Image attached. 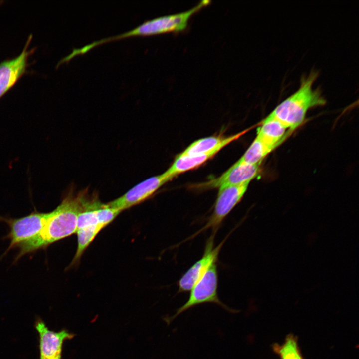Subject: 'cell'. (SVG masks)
I'll return each instance as SVG.
<instances>
[{
	"label": "cell",
	"mask_w": 359,
	"mask_h": 359,
	"mask_svg": "<svg viewBox=\"0 0 359 359\" xmlns=\"http://www.w3.org/2000/svg\"><path fill=\"white\" fill-rule=\"evenodd\" d=\"M215 234L208 239L202 257L190 267L178 281V293L190 291L195 283L213 263L217 262L220 250L226 238L217 246L214 247Z\"/></svg>",
	"instance_id": "cell-8"
},
{
	"label": "cell",
	"mask_w": 359,
	"mask_h": 359,
	"mask_svg": "<svg viewBox=\"0 0 359 359\" xmlns=\"http://www.w3.org/2000/svg\"><path fill=\"white\" fill-rule=\"evenodd\" d=\"M210 2L209 0H202L187 11L147 20L130 31L104 38L103 41L105 43L129 36H147L182 31L187 27L190 17Z\"/></svg>",
	"instance_id": "cell-3"
},
{
	"label": "cell",
	"mask_w": 359,
	"mask_h": 359,
	"mask_svg": "<svg viewBox=\"0 0 359 359\" xmlns=\"http://www.w3.org/2000/svg\"><path fill=\"white\" fill-rule=\"evenodd\" d=\"M244 131L228 136H210L198 139L192 143L183 152V155L193 156L207 153L213 151H220L231 142L238 139L245 133Z\"/></svg>",
	"instance_id": "cell-13"
},
{
	"label": "cell",
	"mask_w": 359,
	"mask_h": 359,
	"mask_svg": "<svg viewBox=\"0 0 359 359\" xmlns=\"http://www.w3.org/2000/svg\"><path fill=\"white\" fill-rule=\"evenodd\" d=\"M35 328L39 336L40 359H61L64 341L72 339L74 335L65 330H50L40 319L35 322Z\"/></svg>",
	"instance_id": "cell-11"
},
{
	"label": "cell",
	"mask_w": 359,
	"mask_h": 359,
	"mask_svg": "<svg viewBox=\"0 0 359 359\" xmlns=\"http://www.w3.org/2000/svg\"><path fill=\"white\" fill-rule=\"evenodd\" d=\"M217 262L212 264L190 290L187 301L178 308L175 314L166 316L165 320L169 324L176 317L189 309L207 303L218 305L226 311L236 313L238 310L232 309L223 303L219 299L218 293V271Z\"/></svg>",
	"instance_id": "cell-4"
},
{
	"label": "cell",
	"mask_w": 359,
	"mask_h": 359,
	"mask_svg": "<svg viewBox=\"0 0 359 359\" xmlns=\"http://www.w3.org/2000/svg\"><path fill=\"white\" fill-rule=\"evenodd\" d=\"M219 151L215 150L197 155L187 156L179 154L165 173L172 179L180 174L200 166L212 158Z\"/></svg>",
	"instance_id": "cell-14"
},
{
	"label": "cell",
	"mask_w": 359,
	"mask_h": 359,
	"mask_svg": "<svg viewBox=\"0 0 359 359\" xmlns=\"http://www.w3.org/2000/svg\"><path fill=\"white\" fill-rule=\"evenodd\" d=\"M249 182L219 188L213 212L205 225L189 238L191 239L206 230L211 229L216 234L221 224L234 207L240 201Z\"/></svg>",
	"instance_id": "cell-6"
},
{
	"label": "cell",
	"mask_w": 359,
	"mask_h": 359,
	"mask_svg": "<svg viewBox=\"0 0 359 359\" xmlns=\"http://www.w3.org/2000/svg\"><path fill=\"white\" fill-rule=\"evenodd\" d=\"M50 212H40L36 210L19 218H11L0 216V221L9 227L8 234L4 239H8L10 244L4 253L5 255L11 249L17 247L38 234L43 229L49 216Z\"/></svg>",
	"instance_id": "cell-5"
},
{
	"label": "cell",
	"mask_w": 359,
	"mask_h": 359,
	"mask_svg": "<svg viewBox=\"0 0 359 359\" xmlns=\"http://www.w3.org/2000/svg\"><path fill=\"white\" fill-rule=\"evenodd\" d=\"M260 164L252 165L238 160L219 177L198 184L195 188L207 190L220 188L250 182L259 174Z\"/></svg>",
	"instance_id": "cell-10"
},
{
	"label": "cell",
	"mask_w": 359,
	"mask_h": 359,
	"mask_svg": "<svg viewBox=\"0 0 359 359\" xmlns=\"http://www.w3.org/2000/svg\"><path fill=\"white\" fill-rule=\"evenodd\" d=\"M86 191L77 195L67 194L59 205L50 212L42 230L34 237L20 244L15 262L23 256L50 245L76 233L77 218L83 209Z\"/></svg>",
	"instance_id": "cell-1"
},
{
	"label": "cell",
	"mask_w": 359,
	"mask_h": 359,
	"mask_svg": "<svg viewBox=\"0 0 359 359\" xmlns=\"http://www.w3.org/2000/svg\"><path fill=\"white\" fill-rule=\"evenodd\" d=\"M32 38V35H30L21 52L17 57L0 63V99L27 72L28 58L35 49H28Z\"/></svg>",
	"instance_id": "cell-9"
},
{
	"label": "cell",
	"mask_w": 359,
	"mask_h": 359,
	"mask_svg": "<svg viewBox=\"0 0 359 359\" xmlns=\"http://www.w3.org/2000/svg\"><path fill=\"white\" fill-rule=\"evenodd\" d=\"M172 179L165 172L151 177L136 184L123 195L107 204L111 207L122 212L147 199Z\"/></svg>",
	"instance_id": "cell-7"
},
{
	"label": "cell",
	"mask_w": 359,
	"mask_h": 359,
	"mask_svg": "<svg viewBox=\"0 0 359 359\" xmlns=\"http://www.w3.org/2000/svg\"><path fill=\"white\" fill-rule=\"evenodd\" d=\"M318 74L312 72L301 79L298 89L280 103L269 114L285 125L291 132L303 122L311 108L324 105L325 99L313 85Z\"/></svg>",
	"instance_id": "cell-2"
},
{
	"label": "cell",
	"mask_w": 359,
	"mask_h": 359,
	"mask_svg": "<svg viewBox=\"0 0 359 359\" xmlns=\"http://www.w3.org/2000/svg\"><path fill=\"white\" fill-rule=\"evenodd\" d=\"M273 150L256 137L238 161L252 165L261 164L262 160Z\"/></svg>",
	"instance_id": "cell-16"
},
{
	"label": "cell",
	"mask_w": 359,
	"mask_h": 359,
	"mask_svg": "<svg viewBox=\"0 0 359 359\" xmlns=\"http://www.w3.org/2000/svg\"><path fill=\"white\" fill-rule=\"evenodd\" d=\"M272 348L280 359H304L298 345L297 337L293 334H288L282 344H273Z\"/></svg>",
	"instance_id": "cell-15"
},
{
	"label": "cell",
	"mask_w": 359,
	"mask_h": 359,
	"mask_svg": "<svg viewBox=\"0 0 359 359\" xmlns=\"http://www.w3.org/2000/svg\"><path fill=\"white\" fill-rule=\"evenodd\" d=\"M291 131L281 122L269 115L257 128V136L273 149L281 144Z\"/></svg>",
	"instance_id": "cell-12"
}]
</instances>
